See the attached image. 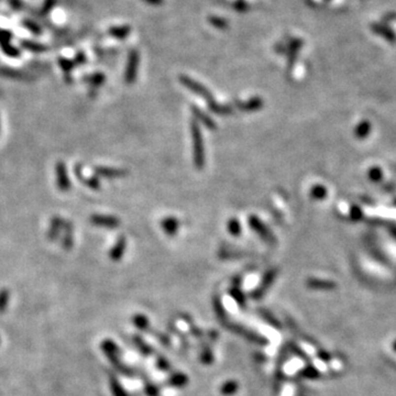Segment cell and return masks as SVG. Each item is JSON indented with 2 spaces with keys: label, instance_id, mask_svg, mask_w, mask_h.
Listing matches in <instances>:
<instances>
[{
  "label": "cell",
  "instance_id": "60d3db41",
  "mask_svg": "<svg viewBox=\"0 0 396 396\" xmlns=\"http://www.w3.org/2000/svg\"><path fill=\"white\" fill-rule=\"evenodd\" d=\"M391 232H392V234H393V235H395V237H396V228L391 229Z\"/></svg>",
  "mask_w": 396,
  "mask_h": 396
},
{
  "label": "cell",
  "instance_id": "ab89813d",
  "mask_svg": "<svg viewBox=\"0 0 396 396\" xmlns=\"http://www.w3.org/2000/svg\"><path fill=\"white\" fill-rule=\"evenodd\" d=\"M392 348H393V350H394V351H396V340H394V341H393V343H392Z\"/></svg>",
  "mask_w": 396,
  "mask_h": 396
},
{
  "label": "cell",
  "instance_id": "5bb4252c",
  "mask_svg": "<svg viewBox=\"0 0 396 396\" xmlns=\"http://www.w3.org/2000/svg\"><path fill=\"white\" fill-rule=\"evenodd\" d=\"M161 227L163 231L168 235H174L180 229V220L174 217H166L161 221Z\"/></svg>",
  "mask_w": 396,
  "mask_h": 396
},
{
  "label": "cell",
  "instance_id": "cb8c5ba5",
  "mask_svg": "<svg viewBox=\"0 0 396 396\" xmlns=\"http://www.w3.org/2000/svg\"><path fill=\"white\" fill-rule=\"evenodd\" d=\"M136 68H138V56H136V54H133L129 61L128 67H127L126 82L128 84L134 82L136 76Z\"/></svg>",
  "mask_w": 396,
  "mask_h": 396
},
{
  "label": "cell",
  "instance_id": "d6a6232c",
  "mask_svg": "<svg viewBox=\"0 0 396 396\" xmlns=\"http://www.w3.org/2000/svg\"><path fill=\"white\" fill-rule=\"evenodd\" d=\"M9 298H10V293L7 290L0 291V313H3L6 310Z\"/></svg>",
  "mask_w": 396,
  "mask_h": 396
},
{
  "label": "cell",
  "instance_id": "83f0119b",
  "mask_svg": "<svg viewBox=\"0 0 396 396\" xmlns=\"http://www.w3.org/2000/svg\"><path fill=\"white\" fill-rule=\"evenodd\" d=\"M155 365L162 372H169L172 370L171 363L162 355H157V357H155Z\"/></svg>",
  "mask_w": 396,
  "mask_h": 396
},
{
  "label": "cell",
  "instance_id": "ba28073f",
  "mask_svg": "<svg viewBox=\"0 0 396 396\" xmlns=\"http://www.w3.org/2000/svg\"><path fill=\"white\" fill-rule=\"evenodd\" d=\"M92 223L99 227H106V228H117L120 226V220L112 216H101L96 215L92 217Z\"/></svg>",
  "mask_w": 396,
  "mask_h": 396
},
{
  "label": "cell",
  "instance_id": "74e56055",
  "mask_svg": "<svg viewBox=\"0 0 396 396\" xmlns=\"http://www.w3.org/2000/svg\"><path fill=\"white\" fill-rule=\"evenodd\" d=\"M317 357L319 360H322L323 362H330L331 361V355L328 351H325V350H318L317 351Z\"/></svg>",
  "mask_w": 396,
  "mask_h": 396
},
{
  "label": "cell",
  "instance_id": "2e32d148",
  "mask_svg": "<svg viewBox=\"0 0 396 396\" xmlns=\"http://www.w3.org/2000/svg\"><path fill=\"white\" fill-rule=\"evenodd\" d=\"M208 108L213 114L219 116H229L233 112V108L230 105H223L214 100L208 101Z\"/></svg>",
  "mask_w": 396,
  "mask_h": 396
},
{
  "label": "cell",
  "instance_id": "30bf717a",
  "mask_svg": "<svg viewBox=\"0 0 396 396\" xmlns=\"http://www.w3.org/2000/svg\"><path fill=\"white\" fill-rule=\"evenodd\" d=\"M132 341H133V345L143 357H151L155 355L154 348L152 346H150L149 343L144 340L143 337L140 336V334H134V336L132 337Z\"/></svg>",
  "mask_w": 396,
  "mask_h": 396
},
{
  "label": "cell",
  "instance_id": "e575fe53",
  "mask_svg": "<svg viewBox=\"0 0 396 396\" xmlns=\"http://www.w3.org/2000/svg\"><path fill=\"white\" fill-rule=\"evenodd\" d=\"M219 257L221 259H240L246 257L243 253L235 252V251H230V250H223V251L219 252Z\"/></svg>",
  "mask_w": 396,
  "mask_h": 396
},
{
  "label": "cell",
  "instance_id": "4dcf8cb0",
  "mask_svg": "<svg viewBox=\"0 0 396 396\" xmlns=\"http://www.w3.org/2000/svg\"><path fill=\"white\" fill-rule=\"evenodd\" d=\"M289 348L291 349L292 352L295 353L296 356H298V357L300 358V359H303L304 361H306V362H310V360H312V359H310V357H309V356L306 355V352L303 350V349H301V348H299L298 346H297L295 342H292V341H290V342H289Z\"/></svg>",
  "mask_w": 396,
  "mask_h": 396
},
{
  "label": "cell",
  "instance_id": "8fae6325",
  "mask_svg": "<svg viewBox=\"0 0 396 396\" xmlns=\"http://www.w3.org/2000/svg\"><path fill=\"white\" fill-rule=\"evenodd\" d=\"M190 383V379L188 376L183 373V372H175L173 373L166 381V384L174 389H183Z\"/></svg>",
  "mask_w": 396,
  "mask_h": 396
},
{
  "label": "cell",
  "instance_id": "44dd1931",
  "mask_svg": "<svg viewBox=\"0 0 396 396\" xmlns=\"http://www.w3.org/2000/svg\"><path fill=\"white\" fill-rule=\"evenodd\" d=\"M126 248H127V241H126V238L125 237H120L119 240H118L117 243L115 244V247L112 248V250L110 251V258L111 260L114 261H119L120 259L124 257V253L126 251Z\"/></svg>",
  "mask_w": 396,
  "mask_h": 396
},
{
  "label": "cell",
  "instance_id": "1f68e13d",
  "mask_svg": "<svg viewBox=\"0 0 396 396\" xmlns=\"http://www.w3.org/2000/svg\"><path fill=\"white\" fill-rule=\"evenodd\" d=\"M144 391L148 396H160V389L150 380H144Z\"/></svg>",
  "mask_w": 396,
  "mask_h": 396
},
{
  "label": "cell",
  "instance_id": "8992f818",
  "mask_svg": "<svg viewBox=\"0 0 396 396\" xmlns=\"http://www.w3.org/2000/svg\"><path fill=\"white\" fill-rule=\"evenodd\" d=\"M181 83L184 85V86H186L190 91L194 92L197 95H199L201 98H205L206 100H213V95H211L210 92L207 89L205 86H202L201 84L195 82L194 79H191L190 77L187 76H181L180 78Z\"/></svg>",
  "mask_w": 396,
  "mask_h": 396
},
{
  "label": "cell",
  "instance_id": "d590c367",
  "mask_svg": "<svg viewBox=\"0 0 396 396\" xmlns=\"http://www.w3.org/2000/svg\"><path fill=\"white\" fill-rule=\"evenodd\" d=\"M62 173L59 169V184H60V187L62 188V190H67L68 188V182H67V177H66V174H65V168H64V165L62 164Z\"/></svg>",
  "mask_w": 396,
  "mask_h": 396
},
{
  "label": "cell",
  "instance_id": "7a4b0ae2",
  "mask_svg": "<svg viewBox=\"0 0 396 396\" xmlns=\"http://www.w3.org/2000/svg\"><path fill=\"white\" fill-rule=\"evenodd\" d=\"M191 135L193 142V161H194V165L197 169H202L206 162L205 144L199 125L196 120L192 121L191 124Z\"/></svg>",
  "mask_w": 396,
  "mask_h": 396
},
{
  "label": "cell",
  "instance_id": "f546056e",
  "mask_svg": "<svg viewBox=\"0 0 396 396\" xmlns=\"http://www.w3.org/2000/svg\"><path fill=\"white\" fill-rule=\"evenodd\" d=\"M151 334H152L155 339H158V340L161 342L162 346L166 347V348L172 346V340H171V338H169L168 334L161 332V331H154V330H152Z\"/></svg>",
  "mask_w": 396,
  "mask_h": 396
},
{
  "label": "cell",
  "instance_id": "e0dca14e",
  "mask_svg": "<svg viewBox=\"0 0 396 396\" xmlns=\"http://www.w3.org/2000/svg\"><path fill=\"white\" fill-rule=\"evenodd\" d=\"M240 384L238 381L235 380H228L225 383L221 384L219 392L223 396H232L239 392Z\"/></svg>",
  "mask_w": 396,
  "mask_h": 396
},
{
  "label": "cell",
  "instance_id": "52a82bcc",
  "mask_svg": "<svg viewBox=\"0 0 396 396\" xmlns=\"http://www.w3.org/2000/svg\"><path fill=\"white\" fill-rule=\"evenodd\" d=\"M306 286L314 291H331L337 287V284L333 281L317 279V277H309L306 280Z\"/></svg>",
  "mask_w": 396,
  "mask_h": 396
},
{
  "label": "cell",
  "instance_id": "8d00e7d4",
  "mask_svg": "<svg viewBox=\"0 0 396 396\" xmlns=\"http://www.w3.org/2000/svg\"><path fill=\"white\" fill-rule=\"evenodd\" d=\"M351 218L355 221H359L362 218V210L358 206H353L351 208Z\"/></svg>",
  "mask_w": 396,
  "mask_h": 396
},
{
  "label": "cell",
  "instance_id": "f35d334b",
  "mask_svg": "<svg viewBox=\"0 0 396 396\" xmlns=\"http://www.w3.org/2000/svg\"><path fill=\"white\" fill-rule=\"evenodd\" d=\"M208 337H209V339H210L211 341H215L216 339L218 338V332H217L216 330H211V331H209Z\"/></svg>",
  "mask_w": 396,
  "mask_h": 396
},
{
  "label": "cell",
  "instance_id": "603a6c76",
  "mask_svg": "<svg viewBox=\"0 0 396 396\" xmlns=\"http://www.w3.org/2000/svg\"><path fill=\"white\" fill-rule=\"evenodd\" d=\"M199 360L202 364H205V365H210L214 363V360H215L214 352H213V349H211L209 343H204V345H202L200 353H199Z\"/></svg>",
  "mask_w": 396,
  "mask_h": 396
},
{
  "label": "cell",
  "instance_id": "484cf974",
  "mask_svg": "<svg viewBox=\"0 0 396 396\" xmlns=\"http://www.w3.org/2000/svg\"><path fill=\"white\" fill-rule=\"evenodd\" d=\"M371 122L367 121V120H363L361 121L359 125L357 126L356 128V136L359 139H364L366 138L367 135L370 134L371 132Z\"/></svg>",
  "mask_w": 396,
  "mask_h": 396
},
{
  "label": "cell",
  "instance_id": "d4e9b609",
  "mask_svg": "<svg viewBox=\"0 0 396 396\" xmlns=\"http://www.w3.org/2000/svg\"><path fill=\"white\" fill-rule=\"evenodd\" d=\"M298 374L301 378L307 380H317L322 376V373H320L319 370L317 367H315L313 364H308L307 366L303 367V369L299 371Z\"/></svg>",
  "mask_w": 396,
  "mask_h": 396
},
{
  "label": "cell",
  "instance_id": "277c9868",
  "mask_svg": "<svg viewBox=\"0 0 396 396\" xmlns=\"http://www.w3.org/2000/svg\"><path fill=\"white\" fill-rule=\"evenodd\" d=\"M249 226L251 227V229L257 232L260 237L270 244H276L277 239L275 237V234L272 232V231L268 229L267 226L262 223L261 219L257 216H250L249 217Z\"/></svg>",
  "mask_w": 396,
  "mask_h": 396
},
{
  "label": "cell",
  "instance_id": "9c48e42d",
  "mask_svg": "<svg viewBox=\"0 0 396 396\" xmlns=\"http://www.w3.org/2000/svg\"><path fill=\"white\" fill-rule=\"evenodd\" d=\"M192 112H193V116L195 117V119L197 122H200L202 126H205L207 129H210V130H215L217 128V125L215 120L213 118L209 117L208 115L204 112L202 110H200L199 108L197 107H192Z\"/></svg>",
  "mask_w": 396,
  "mask_h": 396
},
{
  "label": "cell",
  "instance_id": "b9f144b4",
  "mask_svg": "<svg viewBox=\"0 0 396 396\" xmlns=\"http://www.w3.org/2000/svg\"><path fill=\"white\" fill-rule=\"evenodd\" d=\"M0 341H1V339H0Z\"/></svg>",
  "mask_w": 396,
  "mask_h": 396
},
{
  "label": "cell",
  "instance_id": "3957f363",
  "mask_svg": "<svg viewBox=\"0 0 396 396\" xmlns=\"http://www.w3.org/2000/svg\"><path fill=\"white\" fill-rule=\"evenodd\" d=\"M224 328L230 330L231 332L237 333L238 336L244 338L246 340H248L250 342L256 343V345L264 347V346H267V343H268V340L265 337H262L261 334L252 331V330L246 328L244 326H242V325L231 322V320H229V322L225 325Z\"/></svg>",
  "mask_w": 396,
  "mask_h": 396
},
{
  "label": "cell",
  "instance_id": "6da1fadb",
  "mask_svg": "<svg viewBox=\"0 0 396 396\" xmlns=\"http://www.w3.org/2000/svg\"><path fill=\"white\" fill-rule=\"evenodd\" d=\"M100 349L117 372H119L122 375L129 376V378L135 375V371L133 369H131L130 366L126 365L125 363L121 362L120 349L114 340H111V339H103L100 343Z\"/></svg>",
  "mask_w": 396,
  "mask_h": 396
},
{
  "label": "cell",
  "instance_id": "ac0fdd59",
  "mask_svg": "<svg viewBox=\"0 0 396 396\" xmlns=\"http://www.w3.org/2000/svg\"><path fill=\"white\" fill-rule=\"evenodd\" d=\"M109 386L112 396H129L128 392H127L124 389V386L120 383V381L112 373H109Z\"/></svg>",
  "mask_w": 396,
  "mask_h": 396
},
{
  "label": "cell",
  "instance_id": "5b68a950",
  "mask_svg": "<svg viewBox=\"0 0 396 396\" xmlns=\"http://www.w3.org/2000/svg\"><path fill=\"white\" fill-rule=\"evenodd\" d=\"M277 274H279L277 268H271V270H268L265 274H264L263 279L260 284H259V286L251 292V294H250L251 298L254 300H260L262 297L265 295L267 290L273 285V283L275 282Z\"/></svg>",
  "mask_w": 396,
  "mask_h": 396
},
{
  "label": "cell",
  "instance_id": "7402d4cb",
  "mask_svg": "<svg viewBox=\"0 0 396 396\" xmlns=\"http://www.w3.org/2000/svg\"><path fill=\"white\" fill-rule=\"evenodd\" d=\"M229 294L235 300V303H237L240 306V307H241V308L246 307V306H247V296L241 291V287H240V285L233 284V286L229 290Z\"/></svg>",
  "mask_w": 396,
  "mask_h": 396
},
{
  "label": "cell",
  "instance_id": "9a60e30c",
  "mask_svg": "<svg viewBox=\"0 0 396 396\" xmlns=\"http://www.w3.org/2000/svg\"><path fill=\"white\" fill-rule=\"evenodd\" d=\"M213 306H214L215 314L217 316V318H218L219 323L223 325V327H224L225 325L227 324L230 319H228L227 313H226V309H225V306L223 304V301H221V298H219L218 296L214 297Z\"/></svg>",
  "mask_w": 396,
  "mask_h": 396
},
{
  "label": "cell",
  "instance_id": "836d02e7",
  "mask_svg": "<svg viewBox=\"0 0 396 396\" xmlns=\"http://www.w3.org/2000/svg\"><path fill=\"white\" fill-rule=\"evenodd\" d=\"M369 178L370 180L372 181V182H374V183H376V182H380L381 180H382V176H383V173H382V169L380 168V167H378V166H374V167H372V168H370V171H369Z\"/></svg>",
  "mask_w": 396,
  "mask_h": 396
},
{
  "label": "cell",
  "instance_id": "f1b7e54d",
  "mask_svg": "<svg viewBox=\"0 0 396 396\" xmlns=\"http://www.w3.org/2000/svg\"><path fill=\"white\" fill-rule=\"evenodd\" d=\"M227 229L230 234L237 237V235L241 233V224H240V221L237 218H231L227 224Z\"/></svg>",
  "mask_w": 396,
  "mask_h": 396
},
{
  "label": "cell",
  "instance_id": "ffe728a7",
  "mask_svg": "<svg viewBox=\"0 0 396 396\" xmlns=\"http://www.w3.org/2000/svg\"><path fill=\"white\" fill-rule=\"evenodd\" d=\"M258 313H259V315L261 316V317L265 320V322L270 325L271 327H273V328H275V329H277V330H281L282 328H283V326H282V324H281V322L279 319H277L274 315H273L270 310H267V309H265V308H259L258 309Z\"/></svg>",
  "mask_w": 396,
  "mask_h": 396
},
{
  "label": "cell",
  "instance_id": "4316f807",
  "mask_svg": "<svg viewBox=\"0 0 396 396\" xmlns=\"http://www.w3.org/2000/svg\"><path fill=\"white\" fill-rule=\"evenodd\" d=\"M327 193H328L327 188L318 184V185H315L314 187H312V190H310V197L315 200H323L327 197Z\"/></svg>",
  "mask_w": 396,
  "mask_h": 396
},
{
  "label": "cell",
  "instance_id": "7c38bea8",
  "mask_svg": "<svg viewBox=\"0 0 396 396\" xmlns=\"http://www.w3.org/2000/svg\"><path fill=\"white\" fill-rule=\"evenodd\" d=\"M263 107V100L259 97H253L247 101H237V108L241 111H257Z\"/></svg>",
  "mask_w": 396,
  "mask_h": 396
},
{
  "label": "cell",
  "instance_id": "4fadbf2b",
  "mask_svg": "<svg viewBox=\"0 0 396 396\" xmlns=\"http://www.w3.org/2000/svg\"><path fill=\"white\" fill-rule=\"evenodd\" d=\"M132 323H133L134 327L136 329H139L141 332H147V333L152 332V327H151L150 320L147 316L143 314H135L133 317H132Z\"/></svg>",
  "mask_w": 396,
  "mask_h": 396
},
{
  "label": "cell",
  "instance_id": "d6986e66",
  "mask_svg": "<svg viewBox=\"0 0 396 396\" xmlns=\"http://www.w3.org/2000/svg\"><path fill=\"white\" fill-rule=\"evenodd\" d=\"M96 173L98 175L108 177V178H118L124 177L127 175V171L119 168H110V167H98L96 168Z\"/></svg>",
  "mask_w": 396,
  "mask_h": 396
}]
</instances>
